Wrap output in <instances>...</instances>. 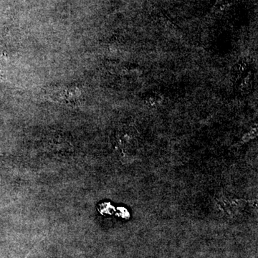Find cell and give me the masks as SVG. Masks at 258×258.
<instances>
[{
	"instance_id": "1",
	"label": "cell",
	"mask_w": 258,
	"mask_h": 258,
	"mask_svg": "<svg viewBox=\"0 0 258 258\" xmlns=\"http://www.w3.org/2000/svg\"><path fill=\"white\" fill-rule=\"evenodd\" d=\"M51 101L58 102L70 107L81 106L83 103L82 91L77 86H60L52 88L47 93Z\"/></svg>"
}]
</instances>
